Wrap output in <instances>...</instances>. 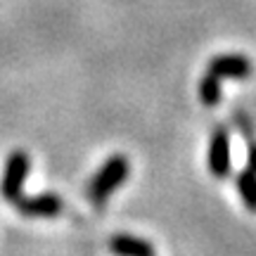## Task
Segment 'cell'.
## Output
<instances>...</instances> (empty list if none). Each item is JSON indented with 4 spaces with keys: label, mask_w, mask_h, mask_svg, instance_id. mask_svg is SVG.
<instances>
[{
    "label": "cell",
    "mask_w": 256,
    "mask_h": 256,
    "mask_svg": "<svg viewBox=\"0 0 256 256\" xmlns=\"http://www.w3.org/2000/svg\"><path fill=\"white\" fill-rule=\"evenodd\" d=\"M130 174V162L126 154H112L98 174L92 176L88 183V202L92 206H102L112 197V192H116L121 185L128 180Z\"/></svg>",
    "instance_id": "6da1fadb"
},
{
    "label": "cell",
    "mask_w": 256,
    "mask_h": 256,
    "mask_svg": "<svg viewBox=\"0 0 256 256\" xmlns=\"http://www.w3.org/2000/svg\"><path fill=\"white\" fill-rule=\"evenodd\" d=\"M28 171H31V156L24 150H14L10 152L5 168H2V178H0V197L10 204L24 194V185H26Z\"/></svg>",
    "instance_id": "7a4b0ae2"
},
{
    "label": "cell",
    "mask_w": 256,
    "mask_h": 256,
    "mask_svg": "<svg viewBox=\"0 0 256 256\" xmlns=\"http://www.w3.org/2000/svg\"><path fill=\"white\" fill-rule=\"evenodd\" d=\"M14 209L26 218H55L64 211V200L57 192H40V194H22L14 202Z\"/></svg>",
    "instance_id": "3957f363"
},
{
    "label": "cell",
    "mask_w": 256,
    "mask_h": 256,
    "mask_svg": "<svg viewBox=\"0 0 256 256\" xmlns=\"http://www.w3.org/2000/svg\"><path fill=\"white\" fill-rule=\"evenodd\" d=\"M209 171L216 178H226L230 174V133L228 126H216L209 140Z\"/></svg>",
    "instance_id": "277c9868"
},
{
    "label": "cell",
    "mask_w": 256,
    "mask_h": 256,
    "mask_svg": "<svg viewBox=\"0 0 256 256\" xmlns=\"http://www.w3.org/2000/svg\"><path fill=\"white\" fill-rule=\"evenodd\" d=\"M206 72L218 78H249L254 72V64L244 55H218L209 62Z\"/></svg>",
    "instance_id": "5b68a950"
},
{
    "label": "cell",
    "mask_w": 256,
    "mask_h": 256,
    "mask_svg": "<svg viewBox=\"0 0 256 256\" xmlns=\"http://www.w3.org/2000/svg\"><path fill=\"white\" fill-rule=\"evenodd\" d=\"M110 252L114 256H154V247L150 242L126 232H119L110 240Z\"/></svg>",
    "instance_id": "8992f818"
},
{
    "label": "cell",
    "mask_w": 256,
    "mask_h": 256,
    "mask_svg": "<svg viewBox=\"0 0 256 256\" xmlns=\"http://www.w3.org/2000/svg\"><path fill=\"white\" fill-rule=\"evenodd\" d=\"M235 185H238V192L242 197V204L249 211H256V174L249 166L235 176Z\"/></svg>",
    "instance_id": "52a82bcc"
},
{
    "label": "cell",
    "mask_w": 256,
    "mask_h": 256,
    "mask_svg": "<svg viewBox=\"0 0 256 256\" xmlns=\"http://www.w3.org/2000/svg\"><path fill=\"white\" fill-rule=\"evenodd\" d=\"M200 100L204 107H216L220 102V78L214 76V74H204L200 81Z\"/></svg>",
    "instance_id": "ba28073f"
},
{
    "label": "cell",
    "mask_w": 256,
    "mask_h": 256,
    "mask_svg": "<svg viewBox=\"0 0 256 256\" xmlns=\"http://www.w3.org/2000/svg\"><path fill=\"white\" fill-rule=\"evenodd\" d=\"M235 126H238V130L242 133V138L244 140H254V126H252V119L249 116H244L242 112H235Z\"/></svg>",
    "instance_id": "9c48e42d"
},
{
    "label": "cell",
    "mask_w": 256,
    "mask_h": 256,
    "mask_svg": "<svg viewBox=\"0 0 256 256\" xmlns=\"http://www.w3.org/2000/svg\"><path fill=\"white\" fill-rule=\"evenodd\" d=\"M247 166L256 174V140L249 142V152H247Z\"/></svg>",
    "instance_id": "30bf717a"
}]
</instances>
